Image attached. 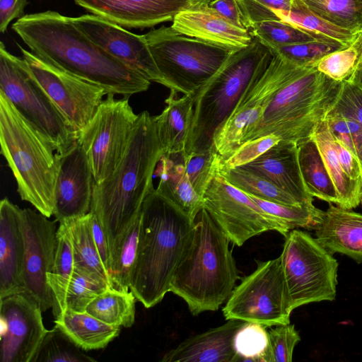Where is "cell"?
I'll list each match as a JSON object with an SVG mask.
<instances>
[{
    "label": "cell",
    "mask_w": 362,
    "mask_h": 362,
    "mask_svg": "<svg viewBox=\"0 0 362 362\" xmlns=\"http://www.w3.org/2000/svg\"><path fill=\"white\" fill-rule=\"evenodd\" d=\"M12 29L31 52L47 62L103 87L107 94L129 98L151 81L93 42L72 18L47 11L25 15Z\"/></svg>",
    "instance_id": "1"
},
{
    "label": "cell",
    "mask_w": 362,
    "mask_h": 362,
    "mask_svg": "<svg viewBox=\"0 0 362 362\" xmlns=\"http://www.w3.org/2000/svg\"><path fill=\"white\" fill-rule=\"evenodd\" d=\"M162 154L156 116L143 111L119 165L105 180L93 185L90 211L105 233L110 262L122 238L140 216L146 197L154 189L153 177Z\"/></svg>",
    "instance_id": "2"
},
{
    "label": "cell",
    "mask_w": 362,
    "mask_h": 362,
    "mask_svg": "<svg viewBox=\"0 0 362 362\" xmlns=\"http://www.w3.org/2000/svg\"><path fill=\"white\" fill-rule=\"evenodd\" d=\"M194 221L154 188L141 208L129 289L146 308L159 303L188 245Z\"/></svg>",
    "instance_id": "3"
},
{
    "label": "cell",
    "mask_w": 362,
    "mask_h": 362,
    "mask_svg": "<svg viewBox=\"0 0 362 362\" xmlns=\"http://www.w3.org/2000/svg\"><path fill=\"white\" fill-rule=\"evenodd\" d=\"M230 242L203 207L194 221L170 287V292L182 298L193 315L217 310L235 288L239 274Z\"/></svg>",
    "instance_id": "4"
},
{
    "label": "cell",
    "mask_w": 362,
    "mask_h": 362,
    "mask_svg": "<svg viewBox=\"0 0 362 362\" xmlns=\"http://www.w3.org/2000/svg\"><path fill=\"white\" fill-rule=\"evenodd\" d=\"M1 153L15 177L21 199L50 218L60 168L53 144L0 92Z\"/></svg>",
    "instance_id": "5"
},
{
    "label": "cell",
    "mask_w": 362,
    "mask_h": 362,
    "mask_svg": "<svg viewBox=\"0 0 362 362\" xmlns=\"http://www.w3.org/2000/svg\"><path fill=\"white\" fill-rule=\"evenodd\" d=\"M273 56L270 48L253 37L247 47L233 52L221 69L196 91L184 156L214 148L216 130L231 115L253 78L269 65Z\"/></svg>",
    "instance_id": "6"
},
{
    "label": "cell",
    "mask_w": 362,
    "mask_h": 362,
    "mask_svg": "<svg viewBox=\"0 0 362 362\" xmlns=\"http://www.w3.org/2000/svg\"><path fill=\"white\" fill-rule=\"evenodd\" d=\"M341 83L314 65L308 66L272 96L261 121L246 141L269 134L298 145L311 139L335 105Z\"/></svg>",
    "instance_id": "7"
},
{
    "label": "cell",
    "mask_w": 362,
    "mask_h": 362,
    "mask_svg": "<svg viewBox=\"0 0 362 362\" xmlns=\"http://www.w3.org/2000/svg\"><path fill=\"white\" fill-rule=\"evenodd\" d=\"M161 76L160 84L193 95L223 65L235 50L161 26L144 34Z\"/></svg>",
    "instance_id": "8"
},
{
    "label": "cell",
    "mask_w": 362,
    "mask_h": 362,
    "mask_svg": "<svg viewBox=\"0 0 362 362\" xmlns=\"http://www.w3.org/2000/svg\"><path fill=\"white\" fill-rule=\"evenodd\" d=\"M0 92L53 144L59 156L78 141V132L33 76L23 58L0 42Z\"/></svg>",
    "instance_id": "9"
},
{
    "label": "cell",
    "mask_w": 362,
    "mask_h": 362,
    "mask_svg": "<svg viewBox=\"0 0 362 362\" xmlns=\"http://www.w3.org/2000/svg\"><path fill=\"white\" fill-rule=\"evenodd\" d=\"M280 258L293 310L335 299L339 264L316 238L301 230H290Z\"/></svg>",
    "instance_id": "10"
},
{
    "label": "cell",
    "mask_w": 362,
    "mask_h": 362,
    "mask_svg": "<svg viewBox=\"0 0 362 362\" xmlns=\"http://www.w3.org/2000/svg\"><path fill=\"white\" fill-rule=\"evenodd\" d=\"M292 311L280 256L259 262L235 287L223 308L226 320H240L265 327L290 323Z\"/></svg>",
    "instance_id": "11"
},
{
    "label": "cell",
    "mask_w": 362,
    "mask_h": 362,
    "mask_svg": "<svg viewBox=\"0 0 362 362\" xmlns=\"http://www.w3.org/2000/svg\"><path fill=\"white\" fill-rule=\"evenodd\" d=\"M273 54L269 65L253 78L231 115L214 134V146L221 159L246 142L276 92L310 66H299Z\"/></svg>",
    "instance_id": "12"
},
{
    "label": "cell",
    "mask_w": 362,
    "mask_h": 362,
    "mask_svg": "<svg viewBox=\"0 0 362 362\" xmlns=\"http://www.w3.org/2000/svg\"><path fill=\"white\" fill-rule=\"evenodd\" d=\"M115 95H107L78 136V142L87 156L95 183L105 180L119 165L139 117L130 106L129 98L116 99Z\"/></svg>",
    "instance_id": "13"
},
{
    "label": "cell",
    "mask_w": 362,
    "mask_h": 362,
    "mask_svg": "<svg viewBox=\"0 0 362 362\" xmlns=\"http://www.w3.org/2000/svg\"><path fill=\"white\" fill-rule=\"evenodd\" d=\"M216 158L204 194V208L237 246L268 230L284 236L289 232L275 217L266 213L252 197L230 184L220 173Z\"/></svg>",
    "instance_id": "14"
},
{
    "label": "cell",
    "mask_w": 362,
    "mask_h": 362,
    "mask_svg": "<svg viewBox=\"0 0 362 362\" xmlns=\"http://www.w3.org/2000/svg\"><path fill=\"white\" fill-rule=\"evenodd\" d=\"M36 81L78 134L86 127L107 95L92 82L64 71L17 45Z\"/></svg>",
    "instance_id": "15"
},
{
    "label": "cell",
    "mask_w": 362,
    "mask_h": 362,
    "mask_svg": "<svg viewBox=\"0 0 362 362\" xmlns=\"http://www.w3.org/2000/svg\"><path fill=\"white\" fill-rule=\"evenodd\" d=\"M42 313L24 291L0 298L1 362H32L47 331Z\"/></svg>",
    "instance_id": "16"
},
{
    "label": "cell",
    "mask_w": 362,
    "mask_h": 362,
    "mask_svg": "<svg viewBox=\"0 0 362 362\" xmlns=\"http://www.w3.org/2000/svg\"><path fill=\"white\" fill-rule=\"evenodd\" d=\"M56 222L39 211L29 208L23 209L25 238L23 288L37 301L42 313L52 308L54 303L47 274L52 272L54 264Z\"/></svg>",
    "instance_id": "17"
},
{
    "label": "cell",
    "mask_w": 362,
    "mask_h": 362,
    "mask_svg": "<svg viewBox=\"0 0 362 362\" xmlns=\"http://www.w3.org/2000/svg\"><path fill=\"white\" fill-rule=\"evenodd\" d=\"M74 24L93 42L114 58L150 81L161 83V76L144 35L129 32L93 14L72 18Z\"/></svg>",
    "instance_id": "18"
},
{
    "label": "cell",
    "mask_w": 362,
    "mask_h": 362,
    "mask_svg": "<svg viewBox=\"0 0 362 362\" xmlns=\"http://www.w3.org/2000/svg\"><path fill=\"white\" fill-rule=\"evenodd\" d=\"M59 163L53 213L59 223L90 211L95 183L87 156L78 141L66 154L59 156Z\"/></svg>",
    "instance_id": "19"
},
{
    "label": "cell",
    "mask_w": 362,
    "mask_h": 362,
    "mask_svg": "<svg viewBox=\"0 0 362 362\" xmlns=\"http://www.w3.org/2000/svg\"><path fill=\"white\" fill-rule=\"evenodd\" d=\"M92 14L121 27L145 28L173 21L181 11L197 6L194 0H74Z\"/></svg>",
    "instance_id": "20"
},
{
    "label": "cell",
    "mask_w": 362,
    "mask_h": 362,
    "mask_svg": "<svg viewBox=\"0 0 362 362\" xmlns=\"http://www.w3.org/2000/svg\"><path fill=\"white\" fill-rule=\"evenodd\" d=\"M24 256L23 209L5 197L0 202V298L24 291Z\"/></svg>",
    "instance_id": "21"
},
{
    "label": "cell",
    "mask_w": 362,
    "mask_h": 362,
    "mask_svg": "<svg viewBox=\"0 0 362 362\" xmlns=\"http://www.w3.org/2000/svg\"><path fill=\"white\" fill-rule=\"evenodd\" d=\"M171 27L181 34L233 50L247 47L253 40L249 30L232 24L207 4L181 11Z\"/></svg>",
    "instance_id": "22"
},
{
    "label": "cell",
    "mask_w": 362,
    "mask_h": 362,
    "mask_svg": "<svg viewBox=\"0 0 362 362\" xmlns=\"http://www.w3.org/2000/svg\"><path fill=\"white\" fill-rule=\"evenodd\" d=\"M243 167L292 196L300 204L313 201L304 183L298 161V145L281 140Z\"/></svg>",
    "instance_id": "23"
},
{
    "label": "cell",
    "mask_w": 362,
    "mask_h": 362,
    "mask_svg": "<svg viewBox=\"0 0 362 362\" xmlns=\"http://www.w3.org/2000/svg\"><path fill=\"white\" fill-rule=\"evenodd\" d=\"M245 322L240 320H228L219 327L193 335L165 353L161 361L236 362L234 339Z\"/></svg>",
    "instance_id": "24"
},
{
    "label": "cell",
    "mask_w": 362,
    "mask_h": 362,
    "mask_svg": "<svg viewBox=\"0 0 362 362\" xmlns=\"http://www.w3.org/2000/svg\"><path fill=\"white\" fill-rule=\"evenodd\" d=\"M315 236L332 254L341 253L362 263V214L329 204Z\"/></svg>",
    "instance_id": "25"
},
{
    "label": "cell",
    "mask_w": 362,
    "mask_h": 362,
    "mask_svg": "<svg viewBox=\"0 0 362 362\" xmlns=\"http://www.w3.org/2000/svg\"><path fill=\"white\" fill-rule=\"evenodd\" d=\"M154 174L159 177L156 191L194 221L204 207V198L196 192L187 175L184 153H163Z\"/></svg>",
    "instance_id": "26"
},
{
    "label": "cell",
    "mask_w": 362,
    "mask_h": 362,
    "mask_svg": "<svg viewBox=\"0 0 362 362\" xmlns=\"http://www.w3.org/2000/svg\"><path fill=\"white\" fill-rule=\"evenodd\" d=\"M165 103L163 112L156 116L163 153H185L193 117V95L178 98L177 92L170 90Z\"/></svg>",
    "instance_id": "27"
},
{
    "label": "cell",
    "mask_w": 362,
    "mask_h": 362,
    "mask_svg": "<svg viewBox=\"0 0 362 362\" xmlns=\"http://www.w3.org/2000/svg\"><path fill=\"white\" fill-rule=\"evenodd\" d=\"M64 333L82 350H97L106 347L117 337L120 327L107 324L86 311L66 310L54 319Z\"/></svg>",
    "instance_id": "28"
},
{
    "label": "cell",
    "mask_w": 362,
    "mask_h": 362,
    "mask_svg": "<svg viewBox=\"0 0 362 362\" xmlns=\"http://www.w3.org/2000/svg\"><path fill=\"white\" fill-rule=\"evenodd\" d=\"M311 139L316 144L337 195V206L353 209L362 200V186L351 179L341 167L333 143V136L325 119L315 129Z\"/></svg>",
    "instance_id": "29"
},
{
    "label": "cell",
    "mask_w": 362,
    "mask_h": 362,
    "mask_svg": "<svg viewBox=\"0 0 362 362\" xmlns=\"http://www.w3.org/2000/svg\"><path fill=\"white\" fill-rule=\"evenodd\" d=\"M56 238L53 270L47 274V284L53 296L52 310L54 319L66 310V291L74 269L71 234L67 221L59 223Z\"/></svg>",
    "instance_id": "30"
},
{
    "label": "cell",
    "mask_w": 362,
    "mask_h": 362,
    "mask_svg": "<svg viewBox=\"0 0 362 362\" xmlns=\"http://www.w3.org/2000/svg\"><path fill=\"white\" fill-rule=\"evenodd\" d=\"M298 161L308 192L313 197L337 205L338 199L334 186L312 139L298 144Z\"/></svg>",
    "instance_id": "31"
},
{
    "label": "cell",
    "mask_w": 362,
    "mask_h": 362,
    "mask_svg": "<svg viewBox=\"0 0 362 362\" xmlns=\"http://www.w3.org/2000/svg\"><path fill=\"white\" fill-rule=\"evenodd\" d=\"M281 21L303 30L321 40L349 45L356 34L338 27L311 11L302 0H293L289 10L276 12Z\"/></svg>",
    "instance_id": "32"
},
{
    "label": "cell",
    "mask_w": 362,
    "mask_h": 362,
    "mask_svg": "<svg viewBox=\"0 0 362 362\" xmlns=\"http://www.w3.org/2000/svg\"><path fill=\"white\" fill-rule=\"evenodd\" d=\"M136 300L131 291L109 287L88 304L86 311L107 324L129 328L135 321Z\"/></svg>",
    "instance_id": "33"
},
{
    "label": "cell",
    "mask_w": 362,
    "mask_h": 362,
    "mask_svg": "<svg viewBox=\"0 0 362 362\" xmlns=\"http://www.w3.org/2000/svg\"><path fill=\"white\" fill-rule=\"evenodd\" d=\"M219 155L217 166L220 173L236 188L257 198L286 205H299L292 196L287 194L265 177L243 167L223 168L219 165Z\"/></svg>",
    "instance_id": "34"
},
{
    "label": "cell",
    "mask_w": 362,
    "mask_h": 362,
    "mask_svg": "<svg viewBox=\"0 0 362 362\" xmlns=\"http://www.w3.org/2000/svg\"><path fill=\"white\" fill-rule=\"evenodd\" d=\"M141 214L122 238L111 257L108 283L110 288L129 291L130 278L136 258Z\"/></svg>",
    "instance_id": "35"
},
{
    "label": "cell",
    "mask_w": 362,
    "mask_h": 362,
    "mask_svg": "<svg viewBox=\"0 0 362 362\" xmlns=\"http://www.w3.org/2000/svg\"><path fill=\"white\" fill-rule=\"evenodd\" d=\"M67 222L71 234L74 267L96 273L108 281L107 274L93 238L90 213Z\"/></svg>",
    "instance_id": "36"
},
{
    "label": "cell",
    "mask_w": 362,
    "mask_h": 362,
    "mask_svg": "<svg viewBox=\"0 0 362 362\" xmlns=\"http://www.w3.org/2000/svg\"><path fill=\"white\" fill-rule=\"evenodd\" d=\"M250 197L266 213L278 219L288 231L297 228L315 230L324 220L325 211L315 207L313 202L286 205Z\"/></svg>",
    "instance_id": "37"
},
{
    "label": "cell",
    "mask_w": 362,
    "mask_h": 362,
    "mask_svg": "<svg viewBox=\"0 0 362 362\" xmlns=\"http://www.w3.org/2000/svg\"><path fill=\"white\" fill-rule=\"evenodd\" d=\"M313 13L344 29L362 31V0H302Z\"/></svg>",
    "instance_id": "38"
},
{
    "label": "cell",
    "mask_w": 362,
    "mask_h": 362,
    "mask_svg": "<svg viewBox=\"0 0 362 362\" xmlns=\"http://www.w3.org/2000/svg\"><path fill=\"white\" fill-rule=\"evenodd\" d=\"M109 287L103 276L74 267L66 291V310L86 312L88 304Z\"/></svg>",
    "instance_id": "39"
},
{
    "label": "cell",
    "mask_w": 362,
    "mask_h": 362,
    "mask_svg": "<svg viewBox=\"0 0 362 362\" xmlns=\"http://www.w3.org/2000/svg\"><path fill=\"white\" fill-rule=\"evenodd\" d=\"M361 57L362 31L356 34L349 45L323 57L314 66L332 80L343 82L353 74Z\"/></svg>",
    "instance_id": "40"
},
{
    "label": "cell",
    "mask_w": 362,
    "mask_h": 362,
    "mask_svg": "<svg viewBox=\"0 0 362 362\" xmlns=\"http://www.w3.org/2000/svg\"><path fill=\"white\" fill-rule=\"evenodd\" d=\"M55 325L47 333L32 362H91L95 360L84 354Z\"/></svg>",
    "instance_id": "41"
},
{
    "label": "cell",
    "mask_w": 362,
    "mask_h": 362,
    "mask_svg": "<svg viewBox=\"0 0 362 362\" xmlns=\"http://www.w3.org/2000/svg\"><path fill=\"white\" fill-rule=\"evenodd\" d=\"M250 32L252 37L270 49L314 40H321L312 34L281 21L257 23Z\"/></svg>",
    "instance_id": "42"
},
{
    "label": "cell",
    "mask_w": 362,
    "mask_h": 362,
    "mask_svg": "<svg viewBox=\"0 0 362 362\" xmlns=\"http://www.w3.org/2000/svg\"><path fill=\"white\" fill-rule=\"evenodd\" d=\"M265 326L246 322L238 331L234 339L237 361L263 362L268 345Z\"/></svg>",
    "instance_id": "43"
},
{
    "label": "cell",
    "mask_w": 362,
    "mask_h": 362,
    "mask_svg": "<svg viewBox=\"0 0 362 362\" xmlns=\"http://www.w3.org/2000/svg\"><path fill=\"white\" fill-rule=\"evenodd\" d=\"M347 46V45H346ZM346 46L325 40H314L271 49L274 54L299 66L315 64L323 57Z\"/></svg>",
    "instance_id": "44"
},
{
    "label": "cell",
    "mask_w": 362,
    "mask_h": 362,
    "mask_svg": "<svg viewBox=\"0 0 362 362\" xmlns=\"http://www.w3.org/2000/svg\"><path fill=\"white\" fill-rule=\"evenodd\" d=\"M268 332V345L263 362H291L296 345L300 337L294 325H276Z\"/></svg>",
    "instance_id": "45"
},
{
    "label": "cell",
    "mask_w": 362,
    "mask_h": 362,
    "mask_svg": "<svg viewBox=\"0 0 362 362\" xmlns=\"http://www.w3.org/2000/svg\"><path fill=\"white\" fill-rule=\"evenodd\" d=\"M218 155L214 148L206 152L192 153L184 156L187 175L196 192L202 197L211 180Z\"/></svg>",
    "instance_id": "46"
},
{
    "label": "cell",
    "mask_w": 362,
    "mask_h": 362,
    "mask_svg": "<svg viewBox=\"0 0 362 362\" xmlns=\"http://www.w3.org/2000/svg\"><path fill=\"white\" fill-rule=\"evenodd\" d=\"M325 120L333 136L358 158L362 167V126L351 118L332 112L328 113Z\"/></svg>",
    "instance_id": "47"
},
{
    "label": "cell",
    "mask_w": 362,
    "mask_h": 362,
    "mask_svg": "<svg viewBox=\"0 0 362 362\" xmlns=\"http://www.w3.org/2000/svg\"><path fill=\"white\" fill-rule=\"evenodd\" d=\"M280 141L281 139L274 134L247 141L227 158L221 159L219 156V165L223 168H231L246 165L255 160Z\"/></svg>",
    "instance_id": "48"
},
{
    "label": "cell",
    "mask_w": 362,
    "mask_h": 362,
    "mask_svg": "<svg viewBox=\"0 0 362 362\" xmlns=\"http://www.w3.org/2000/svg\"><path fill=\"white\" fill-rule=\"evenodd\" d=\"M252 27L266 21L278 20L276 12L289 10L293 0H238Z\"/></svg>",
    "instance_id": "49"
},
{
    "label": "cell",
    "mask_w": 362,
    "mask_h": 362,
    "mask_svg": "<svg viewBox=\"0 0 362 362\" xmlns=\"http://www.w3.org/2000/svg\"><path fill=\"white\" fill-rule=\"evenodd\" d=\"M207 6L238 28L249 31L252 28L238 0H212Z\"/></svg>",
    "instance_id": "50"
},
{
    "label": "cell",
    "mask_w": 362,
    "mask_h": 362,
    "mask_svg": "<svg viewBox=\"0 0 362 362\" xmlns=\"http://www.w3.org/2000/svg\"><path fill=\"white\" fill-rule=\"evenodd\" d=\"M333 143L344 170L351 179L362 186V167L358 158L334 136Z\"/></svg>",
    "instance_id": "51"
},
{
    "label": "cell",
    "mask_w": 362,
    "mask_h": 362,
    "mask_svg": "<svg viewBox=\"0 0 362 362\" xmlns=\"http://www.w3.org/2000/svg\"><path fill=\"white\" fill-rule=\"evenodd\" d=\"M90 226L94 243L95 244L103 265L109 278L110 268V252L107 240L104 230L99 223L96 216L92 211H90Z\"/></svg>",
    "instance_id": "52"
},
{
    "label": "cell",
    "mask_w": 362,
    "mask_h": 362,
    "mask_svg": "<svg viewBox=\"0 0 362 362\" xmlns=\"http://www.w3.org/2000/svg\"><path fill=\"white\" fill-rule=\"evenodd\" d=\"M28 0H0V32L4 33L10 23L24 16Z\"/></svg>",
    "instance_id": "53"
},
{
    "label": "cell",
    "mask_w": 362,
    "mask_h": 362,
    "mask_svg": "<svg viewBox=\"0 0 362 362\" xmlns=\"http://www.w3.org/2000/svg\"><path fill=\"white\" fill-rule=\"evenodd\" d=\"M345 81L354 85L362 91V57L353 74Z\"/></svg>",
    "instance_id": "54"
},
{
    "label": "cell",
    "mask_w": 362,
    "mask_h": 362,
    "mask_svg": "<svg viewBox=\"0 0 362 362\" xmlns=\"http://www.w3.org/2000/svg\"><path fill=\"white\" fill-rule=\"evenodd\" d=\"M197 6L208 4L212 0H194Z\"/></svg>",
    "instance_id": "55"
},
{
    "label": "cell",
    "mask_w": 362,
    "mask_h": 362,
    "mask_svg": "<svg viewBox=\"0 0 362 362\" xmlns=\"http://www.w3.org/2000/svg\"></svg>",
    "instance_id": "56"
}]
</instances>
